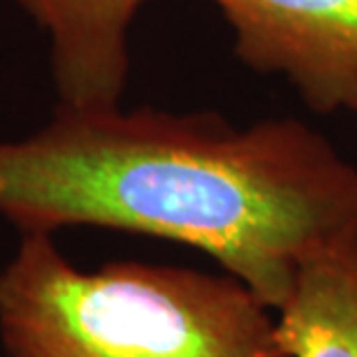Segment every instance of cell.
Masks as SVG:
<instances>
[{"label":"cell","mask_w":357,"mask_h":357,"mask_svg":"<svg viewBox=\"0 0 357 357\" xmlns=\"http://www.w3.org/2000/svg\"><path fill=\"white\" fill-rule=\"evenodd\" d=\"M0 216L21 234L89 225L199 248L276 313L304 265L357 241V165L295 119L59 107L0 139Z\"/></svg>","instance_id":"obj_1"},{"label":"cell","mask_w":357,"mask_h":357,"mask_svg":"<svg viewBox=\"0 0 357 357\" xmlns=\"http://www.w3.org/2000/svg\"><path fill=\"white\" fill-rule=\"evenodd\" d=\"M269 306L232 274L123 260L75 267L54 234H21L0 269L10 357H290Z\"/></svg>","instance_id":"obj_2"},{"label":"cell","mask_w":357,"mask_h":357,"mask_svg":"<svg viewBox=\"0 0 357 357\" xmlns=\"http://www.w3.org/2000/svg\"><path fill=\"white\" fill-rule=\"evenodd\" d=\"M255 73L283 75L313 112L357 114V0H211Z\"/></svg>","instance_id":"obj_3"},{"label":"cell","mask_w":357,"mask_h":357,"mask_svg":"<svg viewBox=\"0 0 357 357\" xmlns=\"http://www.w3.org/2000/svg\"><path fill=\"white\" fill-rule=\"evenodd\" d=\"M49 38L59 107L121 105L130 56L128 31L146 0H17Z\"/></svg>","instance_id":"obj_4"},{"label":"cell","mask_w":357,"mask_h":357,"mask_svg":"<svg viewBox=\"0 0 357 357\" xmlns=\"http://www.w3.org/2000/svg\"><path fill=\"white\" fill-rule=\"evenodd\" d=\"M276 332L290 357H357V241L302 267Z\"/></svg>","instance_id":"obj_5"}]
</instances>
